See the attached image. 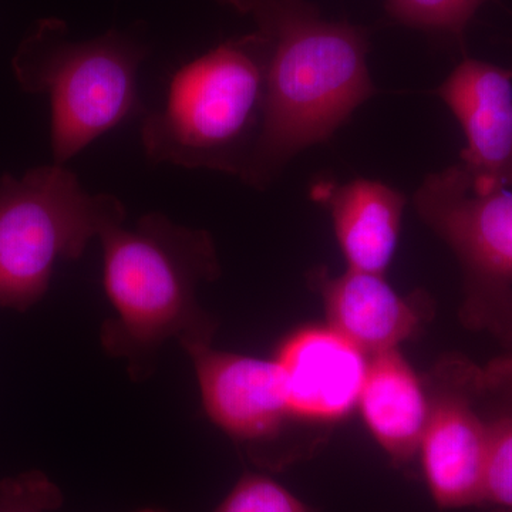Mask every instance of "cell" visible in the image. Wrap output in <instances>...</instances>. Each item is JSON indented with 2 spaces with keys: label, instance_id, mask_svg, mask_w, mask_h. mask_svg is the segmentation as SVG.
I'll list each match as a JSON object with an SVG mask.
<instances>
[{
  "label": "cell",
  "instance_id": "obj_1",
  "mask_svg": "<svg viewBox=\"0 0 512 512\" xmlns=\"http://www.w3.org/2000/svg\"><path fill=\"white\" fill-rule=\"evenodd\" d=\"M254 18L271 45L264 124L242 180L272 183L305 148L323 143L375 94L366 32L330 22L305 0H218Z\"/></svg>",
  "mask_w": 512,
  "mask_h": 512
},
{
  "label": "cell",
  "instance_id": "obj_2",
  "mask_svg": "<svg viewBox=\"0 0 512 512\" xmlns=\"http://www.w3.org/2000/svg\"><path fill=\"white\" fill-rule=\"evenodd\" d=\"M99 238L104 291L116 311L101 326V346L126 359L134 382L153 375L168 340H177L185 352L212 345L218 320L197 301L200 285L221 275L207 231L148 214L134 228L111 225Z\"/></svg>",
  "mask_w": 512,
  "mask_h": 512
},
{
  "label": "cell",
  "instance_id": "obj_3",
  "mask_svg": "<svg viewBox=\"0 0 512 512\" xmlns=\"http://www.w3.org/2000/svg\"><path fill=\"white\" fill-rule=\"evenodd\" d=\"M271 45L261 32L228 40L175 72L141 126L154 163L241 177L264 124Z\"/></svg>",
  "mask_w": 512,
  "mask_h": 512
},
{
  "label": "cell",
  "instance_id": "obj_4",
  "mask_svg": "<svg viewBox=\"0 0 512 512\" xmlns=\"http://www.w3.org/2000/svg\"><path fill=\"white\" fill-rule=\"evenodd\" d=\"M146 56L131 33L110 30L79 42L60 19L42 20L26 37L13 69L26 90L50 96L55 164L141 110L137 73Z\"/></svg>",
  "mask_w": 512,
  "mask_h": 512
},
{
  "label": "cell",
  "instance_id": "obj_5",
  "mask_svg": "<svg viewBox=\"0 0 512 512\" xmlns=\"http://www.w3.org/2000/svg\"><path fill=\"white\" fill-rule=\"evenodd\" d=\"M110 194L90 195L63 165L0 178V308L25 312L49 289L56 265L76 261L93 238L123 224Z\"/></svg>",
  "mask_w": 512,
  "mask_h": 512
},
{
  "label": "cell",
  "instance_id": "obj_6",
  "mask_svg": "<svg viewBox=\"0 0 512 512\" xmlns=\"http://www.w3.org/2000/svg\"><path fill=\"white\" fill-rule=\"evenodd\" d=\"M414 205L463 269V325L512 346V194L474 191L458 163L427 175Z\"/></svg>",
  "mask_w": 512,
  "mask_h": 512
},
{
  "label": "cell",
  "instance_id": "obj_7",
  "mask_svg": "<svg viewBox=\"0 0 512 512\" xmlns=\"http://www.w3.org/2000/svg\"><path fill=\"white\" fill-rule=\"evenodd\" d=\"M429 419L420 443L424 477L443 510L485 505L484 463L490 396L484 367L447 357L431 375Z\"/></svg>",
  "mask_w": 512,
  "mask_h": 512
},
{
  "label": "cell",
  "instance_id": "obj_8",
  "mask_svg": "<svg viewBox=\"0 0 512 512\" xmlns=\"http://www.w3.org/2000/svg\"><path fill=\"white\" fill-rule=\"evenodd\" d=\"M187 355L208 419L247 448L254 463L284 467L278 441L293 417L276 360L221 352L212 345L187 350Z\"/></svg>",
  "mask_w": 512,
  "mask_h": 512
},
{
  "label": "cell",
  "instance_id": "obj_9",
  "mask_svg": "<svg viewBox=\"0 0 512 512\" xmlns=\"http://www.w3.org/2000/svg\"><path fill=\"white\" fill-rule=\"evenodd\" d=\"M463 128L460 165L471 187L490 192L512 185V70L463 60L437 89Z\"/></svg>",
  "mask_w": 512,
  "mask_h": 512
},
{
  "label": "cell",
  "instance_id": "obj_10",
  "mask_svg": "<svg viewBox=\"0 0 512 512\" xmlns=\"http://www.w3.org/2000/svg\"><path fill=\"white\" fill-rule=\"evenodd\" d=\"M275 360L293 419L329 423L357 407L369 357L329 326L293 333Z\"/></svg>",
  "mask_w": 512,
  "mask_h": 512
},
{
  "label": "cell",
  "instance_id": "obj_11",
  "mask_svg": "<svg viewBox=\"0 0 512 512\" xmlns=\"http://www.w3.org/2000/svg\"><path fill=\"white\" fill-rule=\"evenodd\" d=\"M309 284L322 296L329 328L367 357L399 348L423 320V303L394 292L382 275L348 268L330 276L318 268Z\"/></svg>",
  "mask_w": 512,
  "mask_h": 512
},
{
  "label": "cell",
  "instance_id": "obj_12",
  "mask_svg": "<svg viewBox=\"0 0 512 512\" xmlns=\"http://www.w3.org/2000/svg\"><path fill=\"white\" fill-rule=\"evenodd\" d=\"M357 407L393 464L407 466L417 456L429 419V396L399 349L369 357Z\"/></svg>",
  "mask_w": 512,
  "mask_h": 512
},
{
  "label": "cell",
  "instance_id": "obj_13",
  "mask_svg": "<svg viewBox=\"0 0 512 512\" xmlns=\"http://www.w3.org/2000/svg\"><path fill=\"white\" fill-rule=\"evenodd\" d=\"M319 192L332 215L348 268L384 276L399 241L406 204L403 195L372 180L320 188Z\"/></svg>",
  "mask_w": 512,
  "mask_h": 512
},
{
  "label": "cell",
  "instance_id": "obj_14",
  "mask_svg": "<svg viewBox=\"0 0 512 512\" xmlns=\"http://www.w3.org/2000/svg\"><path fill=\"white\" fill-rule=\"evenodd\" d=\"M484 497L485 504L512 511V402L510 400L497 399L493 412L487 413Z\"/></svg>",
  "mask_w": 512,
  "mask_h": 512
},
{
  "label": "cell",
  "instance_id": "obj_15",
  "mask_svg": "<svg viewBox=\"0 0 512 512\" xmlns=\"http://www.w3.org/2000/svg\"><path fill=\"white\" fill-rule=\"evenodd\" d=\"M484 0H387L390 18L410 28L461 37Z\"/></svg>",
  "mask_w": 512,
  "mask_h": 512
},
{
  "label": "cell",
  "instance_id": "obj_16",
  "mask_svg": "<svg viewBox=\"0 0 512 512\" xmlns=\"http://www.w3.org/2000/svg\"><path fill=\"white\" fill-rule=\"evenodd\" d=\"M212 512H315L272 478L245 473Z\"/></svg>",
  "mask_w": 512,
  "mask_h": 512
},
{
  "label": "cell",
  "instance_id": "obj_17",
  "mask_svg": "<svg viewBox=\"0 0 512 512\" xmlns=\"http://www.w3.org/2000/svg\"><path fill=\"white\" fill-rule=\"evenodd\" d=\"M63 501L62 490L42 471L0 481V512H55Z\"/></svg>",
  "mask_w": 512,
  "mask_h": 512
},
{
  "label": "cell",
  "instance_id": "obj_18",
  "mask_svg": "<svg viewBox=\"0 0 512 512\" xmlns=\"http://www.w3.org/2000/svg\"><path fill=\"white\" fill-rule=\"evenodd\" d=\"M484 373L490 396L512 402V357L495 360L484 367Z\"/></svg>",
  "mask_w": 512,
  "mask_h": 512
},
{
  "label": "cell",
  "instance_id": "obj_19",
  "mask_svg": "<svg viewBox=\"0 0 512 512\" xmlns=\"http://www.w3.org/2000/svg\"><path fill=\"white\" fill-rule=\"evenodd\" d=\"M134 512H167L163 510H157V508H143V510H138Z\"/></svg>",
  "mask_w": 512,
  "mask_h": 512
},
{
  "label": "cell",
  "instance_id": "obj_20",
  "mask_svg": "<svg viewBox=\"0 0 512 512\" xmlns=\"http://www.w3.org/2000/svg\"><path fill=\"white\" fill-rule=\"evenodd\" d=\"M493 512H512L511 510H504V508H495Z\"/></svg>",
  "mask_w": 512,
  "mask_h": 512
}]
</instances>
